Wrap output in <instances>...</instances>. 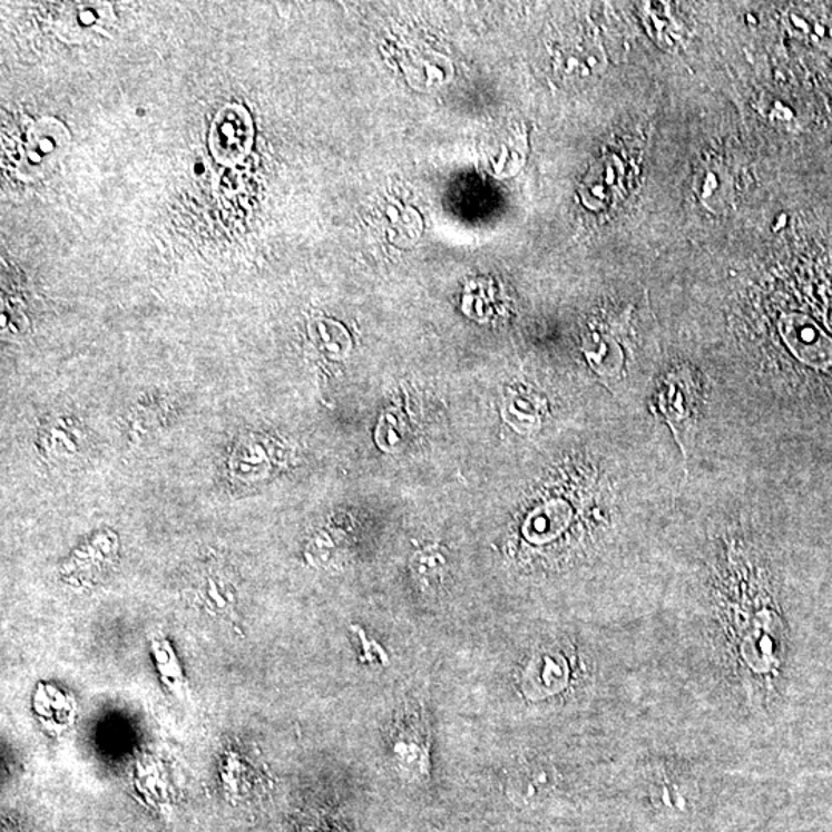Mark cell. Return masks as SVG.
I'll return each instance as SVG.
<instances>
[{"mask_svg": "<svg viewBox=\"0 0 832 832\" xmlns=\"http://www.w3.org/2000/svg\"><path fill=\"white\" fill-rule=\"evenodd\" d=\"M780 333L791 352L811 368L832 364V341L810 316L791 313L780 320Z\"/></svg>", "mask_w": 832, "mask_h": 832, "instance_id": "cell-2", "label": "cell"}, {"mask_svg": "<svg viewBox=\"0 0 832 832\" xmlns=\"http://www.w3.org/2000/svg\"><path fill=\"white\" fill-rule=\"evenodd\" d=\"M650 409L673 430L675 443L687 462L702 410V383L695 370L686 364L671 369L662 378Z\"/></svg>", "mask_w": 832, "mask_h": 832, "instance_id": "cell-1", "label": "cell"}, {"mask_svg": "<svg viewBox=\"0 0 832 832\" xmlns=\"http://www.w3.org/2000/svg\"><path fill=\"white\" fill-rule=\"evenodd\" d=\"M110 8L106 3H68L67 8L60 11L59 27L60 30L68 31L70 35H79L80 38H88L95 31L106 30Z\"/></svg>", "mask_w": 832, "mask_h": 832, "instance_id": "cell-5", "label": "cell"}, {"mask_svg": "<svg viewBox=\"0 0 832 832\" xmlns=\"http://www.w3.org/2000/svg\"><path fill=\"white\" fill-rule=\"evenodd\" d=\"M252 120L245 108L227 106L212 124L211 148L221 164H236L252 146Z\"/></svg>", "mask_w": 832, "mask_h": 832, "instance_id": "cell-3", "label": "cell"}, {"mask_svg": "<svg viewBox=\"0 0 832 832\" xmlns=\"http://www.w3.org/2000/svg\"><path fill=\"white\" fill-rule=\"evenodd\" d=\"M570 520L568 502L552 500L534 510L525 525V534L529 540L545 542L557 537Z\"/></svg>", "mask_w": 832, "mask_h": 832, "instance_id": "cell-6", "label": "cell"}, {"mask_svg": "<svg viewBox=\"0 0 832 832\" xmlns=\"http://www.w3.org/2000/svg\"><path fill=\"white\" fill-rule=\"evenodd\" d=\"M70 135L59 120L46 118L36 123L27 136L20 173L23 176H36L43 172L48 164L58 159L63 148L68 146Z\"/></svg>", "mask_w": 832, "mask_h": 832, "instance_id": "cell-4", "label": "cell"}]
</instances>
